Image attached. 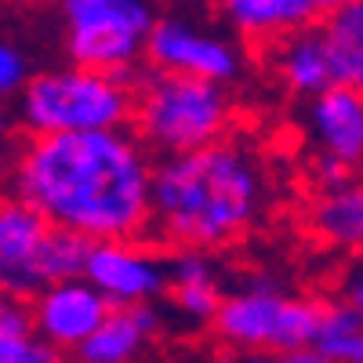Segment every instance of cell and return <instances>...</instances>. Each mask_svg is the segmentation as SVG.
<instances>
[{
  "label": "cell",
  "instance_id": "obj_14",
  "mask_svg": "<svg viewBox=\"0 0 363 363\" xmlns=\"http://www.w3.org/2000/svg\"><path fill=\"white\" fill-rule=\"evenodd\" d=\"M320 44L327 51L330 84L359 87L363 80V4L330 11L320 29Z\"/></svg>",
  "mask_w": 363,
  "mask_h": 363
},
{
  "label": "cell",
  "instance_id": "obj_2",
  "mask_svg": "<svg viewBox=\"0 0 363 363\" xmlns=\"http://www.w3.org/2000/svg\"><path fill=\"white\" fill-rule=\"evenodd\" d=\"M262 193V171L247 149L236 142H211L153 171L149 222L186 251L225 247L255 225Z\"/></svg>",
  "mask_w": 363,
  "mask_h": 363
},
{
  "label": "cell",
  "instance_id": "obj_21",
  "mask_svg": "<svg viewBox=\"0 0 363 363\" xmlns=\"http://www.w3.org/2000/svg\"><path fill=\"white\" fill-rule=\"evenodd\" d=\"M22 338H33L29 309L22 306V298L0 291V342H22Z\"/></svg>",
  "mask_w": 363,
  "mask_h": 363
},
{
  "label": "cell",
  "instance_id": "obj_17",
  "mask_svg": "<svg viewBox=\"0 0 363 363\" xmlns=\"http://www.w3.org/2000/svg\"><path fill=\"white\" fill-rule=\"evenodd\" d=\"M313 225L330 247L356 251L359 240H363V193H359V186L323 193L320 203H316Z\"/></svg>",
  "mask_w": 363,
  "mask_h": 363
},
{
  "label": "cell",
  "instance_id": "obj_27",
  "mask_svg": "<svg viewBox=\"0 0 363 363\" xmlns=\"http://www.w3.org/2000/svg\"><path fill=\"white\" fill-rule=\"evenodd\" d=\"M309 4L316 8V15H320V11H327V15H330V11H338V8H349V4H359V0H309Z\"/></svg>",
  "mask_w": 363,
  "mask_h": 363
},
{
  "label": "cell",
  "instance_id": "obj_18",
  "mask_svg": "<svg viewBox=\"0 0 363 363\" xmlns=\"http://www.w3.org/2000/svg\"><path fill=\"white\" fill-rule=\"evenodd\" d=\"M87 251H91V240H84L80 233L51 225L44 247H40V280H44V287L62 284V280H80Z\"/></svg>",
  "mask_w": 363,
  "mask_h": 363
},
{
  "label": "cell",
  "instance_id": "obj_13",
  "mask_svg": "<svg viewBox=\"0 0 363 363\" xmlns=\"http://www.w3.org/2000/svg\"><path fill=\"white\" fill-rule=\"evenodd\" d=\"M218 8L225 22L251 40L301 33L316 18V8L309 0H218Z\"/></svg>",
  "mask_w": 363,
  "mask_h": 363
},
{
  "label": "cell",
  "instance_id": "obj_24",
  "mask_svg": "<svg viewBox=\"0 0 363 363\" xmlns=\"http://www.w3.org/2000/svg\"><path fill=\"white\" fill-rule=\"evenodd\" d=\"M342 301H349L352 309H363V277H359V265L349 269V277H345V298Z\"/></svg>",
  "mask_w": 363,
  "mask_h": 363
},
{
  "label": "cell",
  "instance_id": "obj_20",
  "mask_svg": "<svg viewBox=\"0 0 363 363\" xmlns=\"http://www.w3.org/2000/svg\"><path fill=\"white\" fill-rule=\"evenodd\" d=\"M215 265L203 251H182L167 265V284H215Z\"/></svg>",
  "mask_w": 363,
  "mask_h": 363
},
{
  "label": "cell",
  "instance_id": "obj_15",
  "mask_svg": "<svg viewBox=\"0 0 363 363\" xmlns=\"http://www.w3.org/2000/svg\"><path fill=\"white\" fill-rule=\"evenodd\" d=\"M309 349L327 363H363V309H352L342 298L323 301Z\"/></svg>",
  "mask_w": 363,
  "mask_h": 363
},
{
  "label": "cell",
  "instance_id": "obj_30",
  "mask_svg": "<svg viewBox=\"0 0 363 363\" xmlns=\"http://www.w3.org/2000/svg\"><path fill=\"white\" fill-rule=\"evenodd\" d=\"M0 128H4V113H0Z\"/></svg>",
  "mask_w": 363,
  "mask_h": 363
},
{
  "label": "cell",
  "instance_id": "obj_12",
  "mask_svg": "<svg viewBox=\"0 0 363 363\" xmlns=\"http://www.w3.org/2000/svg\"><path fill=\"white\" fill-rule=\"evenodd\" d=\"M157 330L160 313L153 306L109 309V316L95 327V335L77 349V356L80 363H135Z\"/></svg>",
  "mask_w": 363,
  "mask_h": 363
},
{
  "label": "cell",
  "instance_id": "obj_10",
  "mask_svg": "<svg viewBox=\"0 0 363 363\" xmlns=\"http://www.w3.org/2000/svg\"><path fill=\"white\" fill-rule=\"evenodd\" d=\"M51 222L22 196H0V291L11 298L40 294V247Z\"/></svg>",
  "mask_w": 363,
  "mask_h": 363
},
{
  "label": "cell",
  "instance_id": "obj_23",
  "mask_svg": "<svg viewBox=\"0 0 363 363\" xmlns=\"http://www.w3.org/2000/svg\"><path fill=\"white\" fill-rule=\"evenodd\" d=\"M352 171L356 167H349L342 160H330V157H320L316 160V182L323 186V193H335V189L352 186Z\"/></svg>",
  "mask_w": 363,
  "mask_h": 363
},
{
  "label": "cell",
  "instance_id": "obj_1",
  "mask_svg": "<svg viewBox=\"0 0 363 363\" xmlns=\"http://www.w3.org/2000/svg\"><path fill=\"white\" fill-rule=\"evenodd\" d=\"M149 182L153 167L124 131L37 135L15 167L22 200L91 244L149 225Z\"/></svg>",
  "mask_w": 363,
  "mask_h": 363
},
{
  "label": "cell",
  "instance_id": "obj_25",
  "mask_svg": "<svg viewBox=\"0 0 363 363\" xmlns=\"http://www.w3.org/2000/svg\"><path fill=\"white\" fill-rule=\"evenodd\" d=\"M277 363H327L316 349H294V352H284V356H277Z\"/></svg>",
  "mask_w": 363,
  "mask_h": 363
},
{
  "label": "cell",
  "instance_id": "obj_9",
  "mask_svg": "<svg viewBox=\"0 0 363 363\" xmlns=\"http://www.w3.org/2000/svg\"><path fill=\"white\" fill-rule=\"evenodd\" d=\"M106 316H109V301L84 280H62L44 287L33 301V309H29L37 342L48 345L51 352L58 349L77 352Z\"/></svg>",
  "mask_w": 363,
  "mask_h": 363
},
{
  "label": "cell",
  "instance_id": "obj_22",
  "mask_svg": "<svg viewBox=\"0 0 363 363\" xmlns=\"http://www.w3.org/2000/svg\"><path fill=\"white\" fill-rule=\"evenodd\" d=\"M29 80V66H26V55L8 44V40H0V95H15V91H22Z\"/></svg>",
  "mask_w": 363,
  "mask_h": 363
},
{
  "label": "cell",
  "instance_id": "obj_4",
  "mask_svg": "<svg viewBox=\"0 0 363 363\" xmlns=\"http://www.w3.org/2000/svg\"><path fill=\"white\" fill-rule=\"evenodd\" d=\"M135 116L149 145H157L160 153L182 157L211 142H222L233 106L218 84L160 73L145 84Z\"/></svg>",
  "mask_w": 363,
  "mask_h": 363
},
{
  "label": "cell",
  "instance_id": "obj_16",
  "mask_svg": "<svg viewBox=\"0 0 363 363\" xmlns=\"http://www.w3.org/2000/svg\"><path fill=\"white\" fill-rule=\"evenodd\" d=\"M280 77L291 91L298 95H320L323 87H330V66H327V51L320 44V33L301 29V33L284 37L280 48Z\"/></svg>",
  "mask_w": 363,
  "mask_h": 363
},
{
  "label": "cell",
  "instance_id": "obj_28",
  "mask_svg": "<svg viewBox=\"0 0 363 363\" xmlns=\"http://www.w3.org/2000/svg\"><path fill=\"white\" fill-rule=\"evenodd\" d=\"M233 363H277V356H269V352H244V356H233Z\"/></svg>",
  "mask_w": 363,
  "mask_h": 363
},
{
  "label": "cell",
  "instance_id": "obj_29",
  "mask_svg": "<svg viewBox=\"0 0 363 363\" xmlns=\"http://www.w3.org/2000/svg\"><path fill=\"white\" fill-rule=\"evenodd\" d=\"M0 171H4V153H0Z\"/></svg>",
  "mask_w": 363,
  "mask_h": 363
},
{
  "label": "cell",
  "instance_id": "obj_3",
  "mask_svg": "<svg viewBox=\"0 0 363 363\" xmlns=\"http://www.w3.org/2000/svg\"><path fill=\"white\" fill-rule=\"evenodd\" d=\"M135 113L128 87L95 69H55L22 87V124L37 135L120 131Z\"/></svg>",
  "mask_w": 363,
  "mask_h": 363
},
{
  "label": "cell",
  "instance_id": "obj_11",
  "mask_svg": "<svg viewBox=\"0 0 363 363\" xmlns=\"http://www.w3.org/2000/svg\"><path fill=\"white\" fill-rule=\"evenodd\" d=\"M309 135L316 138L320 153L330 160H342L349 167L363 157V99L359 87L330 84L309 102Z\"/></svg>",
  "mask_w": 363,
  "mask_h": 363
},
{
  "label": "cell",
  "instance_id": "obj_26",
  "mask_svg": "<svg viewBox=\"0 0 363 363\" xmlns=\"http://www.w3.org/2000/svg\"><path fill=\"white\" fill-rule=\"evenodd\" d=\"M11 363H58V352H51L48 345H33V352L29 356H22V359H11Z\"/></svg>",
  "mask_w": 363,
  "mask_h": 363
},
{
  "label": "cell",
  "instance_id": "obj_8",
  "mask_svg": "<svg viewBox=\"0 0 363 363\" xmlns=\"http://www.w3.org/2000/svg\"><path fill=\"white\" fill-rule=\"evenodd\" d=\"M142 51L160 73L171 77H193L222 87L240 73V55L229 40L207 33V29H196L182 18H153Z\"/></svg>",
  "mask_w": 363,
  "mask_h": 363
},
{
  "label": "cell",
  "instance_id": "obj_19",
  "mask_svg": "<svg viewBox=\"0 0 363 363\" xmlns=\"http://www.w3.org/2000/svg\"><path fill=\"white\" fill-rule=\"evenodd\" d=\"M171 306L193 323H211L222 306V291L218 284H171Z\"/></svg>",
  "mask_w": 363,
  "mask_h": 363
},
{
  "label": "cell",
  "instance_id": "obj_6",
  "mask_svg": "<svg viewBox=\"0 0 363 363\" xmlns=\"http://www.w3.org/2000/svg\"><path fill=\"white\" fill-rule=\"evenodd\" d=\"M62 15L73 66L95 73L135 66L153 26L149 0H62Z\"/></svg>",
  "mask_w": 363,
  "mask_h": 363
},
{
  "label": "cell",
  "instance_id": "obj_5",
  "mask_svg": "<svg viewBox=\"0 0 363 363\" xmlns=\"http://www.w3.org/2000/svg\"><path fill=\"white\" fill-rule=\"evenodd\" d=\"M316 313H320V301L294 298L265 280H255L251 287L222 298L211 323H215L218 338L240 352L284 356L313 342Z\"/></svg>",
  "mask_w": 363,
  "mask_h": 363
},
{
  "label": "cell",
  "instance_id": "obj_7",
  "mask_svg": "<svg viewBox=\"0 0 363 363\" xmlns=\"http://www.w3.org/2000/svg\"><path fill=\"white\" fill-rule=\"evenodd\" d=\"M80 280L95 287L109 309L149 306L167 291V265L135 240H99L87 251Z\"/></svg>",
  "mask_w": 363,
  "mask_h": 363
}]
</instances>
